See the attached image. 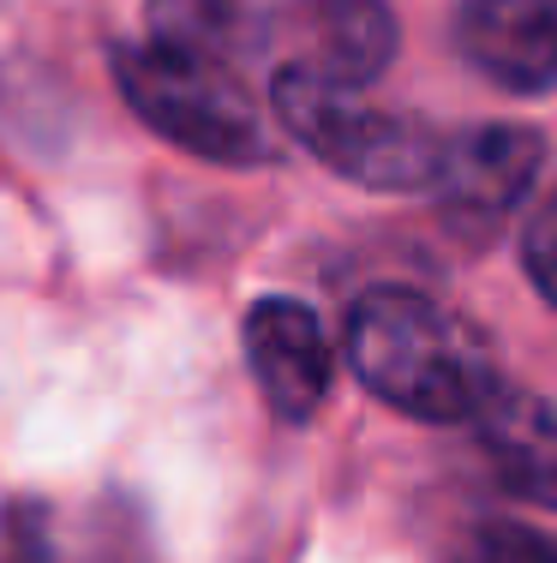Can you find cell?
Instances as JSON below:
<instances>
[{
	"instance_id": "6da1fadb",
	"label": "cell",
	"mask_w": 557,
	"mask_h": 563,
	"mask_svg": "<svg viewBox=\"0 0 557 563\" xmlns=\"http://www.w3.org/2000/svg\"><path fill=\"white\" fill-rule=\"evenodd\" d=\"M348 366L414 420H474L498 390V360L461 312L420 288H371L348 312Z\"/></svg>"
},
{
	"instance_id": "7a4b0ae2",
	"label": "cell",
	"mask_w": 557,
	"mask_h": 563,
	"mask_svg": "<svg viewBox=\"0 0 557 563\" xmlns=\"http://www.w3.org/2000/svg\"><path fill=\"white\" fill-rule=\"evenodd\" d=\"M114 78H121L126 109L156 126L168 144L204 156V163L252 168L270 163L276 139L264 126L252 90L234 78L229 60L192 55V48H168L156 36L114 48Z\"/></svg>"
},
{
	"instance_id": "3957f363",
	"label": "cell",
	"mask_w": 557,
	"mask_h": 563,
	"mask_svg": "<svg viewBox=\"0 0 557 563\" xmlns=\"http://www.w3.org/2000/svg\"><path fill=\"white\" fill-rule=\"evenodd\" d=\"M276 114L324 168L348 174L371 192H432L437 174H444L449 126L378 109L360 90L276 73Z\"/></svg>"
},
{
	"instance_id": "277c9868",
	"label": "cell",
	"mask_w": 557,
	"mask_h": 563,
	"mask_svg": "<svg viewBox=\"0 0 557 563\" xmlns=\"http://www.w3.org/2000/svg\"><path fill=\"white\" fill-rule=\"evenodd\" d=\"M282 73L366 90L396 60V12L383 0H294L276 19Z\"/></svg>"
},
{
	"instance_id": "5b68a950",
	"label": "cell",
	"mask_w": 557,
	"mask_h": 563,
	"mask_svg": "<svg viewBox=\"0 0 557 563\" xmlns=\"http://www.w3.org/2000/svg\"><path fill=\"white\" fill-rule=\"evenodd\" d=\"M241 342H246L252 378H258L264 401H270V413L282 426H300L324 408L336 360H330V336L312 306L288 300V294H270V300H258L246 312Z\"/></svg>"
},
{
	"instance_id": "8992f818",
	"label": "cell",
	"mask_w": 557,
	"mask_h": 563,
	"mask_svg": "<svg viewBox=\"0 0 557 563\" xmlns=\"http://www.w3.org/2000/svg\"><path fill=\"white\" fill-rule=\"evenodd\" d=\"M456 48L503 90L557 85V0H461Z\"/></svg>"
},
{
	"instance_id": "52a82bcc",
	"label": "cell",
	"mask_w": 557,
	"mask_h": 563,
	"mask_svg": "<svg viewBox=\"0 0 557 563\" xmlns=\"http://www.w3.org/2000/svg\"><path fill=\"white\" fill-rule=\"evenodd\" d=\"M539 163H546V144L534 126H456L444 151V174H437L432 198H444L456 217L492 222L510 217L527 198Z\"/></svg>"
},
{
	"instance_id": "ba28073f",
	"label": "cell",
	"mask_w": 557,
	"mask_h": 563,
	"mask_svg": "<svg viewBox=\"0 0 557 563\" xmlns=\"http://www.w3.org/2000/svg\"><path fill=\"white\" fill-rule=\"evenodd\" d=\"M474 438H480V455L492 462L503 492L557 509V413L546 396L498 384L486 408L474 413Z\"/></svg>"
},
{
	"instance_id": "9c48e42d",
	"label": "cell",
	"mask_w": 557,
	"mask_h": 563,
	"mask_svg": "<svg viewBox=\"0 0 557 563\" xmlns=\"http://www.w3.org/2000/svg\"><path fill=\"white\" fill-rule=\"evenodd\" d=\"M151 36L168 48L234 60L246 36V12L241 0H151Z\"/></svg>"
},
{
	"instance_id": "30bf717a",
	"label": "cell",
	"mask_w": 557,
	"mask_h": 563,
	"mask_svg": "<svg viewBox=\"0 0 557 563\" xmlns=\"http://www.w3.org/2000/svg\"><path fill=\"white\" fill-rule=\"evenodd\" d=\"M456 563H557V540L539 528H522V521H498V528L474 533Z\"/></svg>"
},
{
	"instance_id": "8fae6325",
	"label": "cell",
	"mask_w": 557,
	"mask_h": 563,
	"mask_svg": "<svg viewBox=\"0 0 557 563\" xmlns=\"http://www.w3.org/2000/svg\"><path fill=\"white\" fill-rule=\"evenodd\" d=\"M0 563H55L48 509L31 498H0Z\"/></svg>"
},
{
	"instance_id": "7c38bea8",
	"label": "cell",
	"mask_w": 557,
	"mask_h": 563,
	"mask_svg": "<svg viewBox=\"0 0 557 563\" xmlns=\"http://www.w3.org/2000/svg\"><path fill=\"white\" fill-rule=\"evenodd\" d=\"M522 264L527 276H534V288L546 294V300L557 306V192L546 198V205L527 217V234H522Z\"/></svg>"
}]
</instances>
